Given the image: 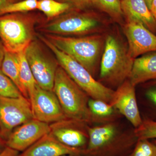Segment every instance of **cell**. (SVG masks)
<instances>
[{
	"instance_id": "484cf974",
	"label": "cell",
	"mask_w": 156,
	"mask_h": 156,
	"mask_svg": "<svg viewBox=\"0 0 156 156\" xmlns=\"http://www.w3.org/2000/svg\"><path fill=\"white\" fill-rule=\"evenodd\" d=\"M61 2L68 4L72 9L85 11L93 7V0H56Z\"/></svg>"
},
{
	"instance_id": "52a82bcc",
	"label": "cell",
	"mask_w": 156,
	"mask_h": 156,
	"mask_svg": "<svg viewBox=\"0 0 156 156\" xmlns=\"http://www.w3.org/2000/svg\"><path fill=\"white\" fill-rule=\"evenodd\" d=\"M25 56L37 84L42 89L53 91L59 65L53 52L37 36L26 49Z\"/></svg>"
},
{
	"instance_id": "2e32d148",
	"label": "cell",
	"mask_w": 156,
	"mask_h": 156,
	"mask_svg": "<svg viewBox=\"0 0 156 156\" xmlns=\"http://www.w3.org/2000/svg\"><path fill=\"white\" fill-rule=\"evenodd\" d=\"M156 79V52L134 58L128 80L134 87Z\"/></svg>"
},
{
	"instance_id": "277c9868",
	"label": "cell",
	"mask_w": 156,
	"mask_h": 156,
	"mask_svg": "<svg viewBox=\"0 0 156 156\" xmlns=\"http://www.w3.org/2000/svg\"><path fill=\"white\" fill-rule=\"evenodd\" d=\"M100 21L97 15L88 10L71 9L60 16L37 26L38 33L66 37L87 36L97 30Z\"/></svg>"
},
{
	"instance_id": "ffe728a7",
	"label": "cell",
	"mask_w": 156,
	"mask_h": 156,
	"mask_svg": "<svg viewBox=\"0 0 156 156\" xmlns=\"http://www.w3.org/2000/svg\"><path fill=\"white\" fill-rule=\"evenodd\" d=\"M93 6L108 14L117 22L122 21L124 17L121 0H93Z\"/></svg>"
},
{
	"instance_id": "d590c367",
	"label": "cell",
	"mask_w": 156,
	"mask_h": 156,
	"mask_svg": "<svg viewBox=\"0 0 156 156\" xmlns=\"http://www.w3.org/2000/svg\"><path fill=\"white\" fill-rule=\"evenodd\" d=\"M20 156H21V154H20Z\"/></svg>"
},
{
	"instance_id": "ac0fdd59",
	"label": "cell",
	"mask_w": 156,
	"mask_h": 156,
	"mask_svg": "<svg viewBox=\"0 0 156 156\" xmlns=\"http://www.w3.org/2000/svg\"><path fill=\"white\" fill-rule=\"evenodd\" d=\"M19 61L20 77L29 99L37 85L25 56V50L17 53Z\"/></svg>"
},
{
	"instance_id": "ba28073f",
	"label": "cell",
	"mask_w": 156,
	"mask_h": 156,
	"mask_svg": "<svg viewBox=\"0 0 156 156\" xmlns=\"http://www.w3.org/2000/svg\"><path fill=\"white\" fill-rule=\"evenodd\" d=\"M34 119L30 101L0 96V136L5 141L15 128Z\"/></svg>"
},
{
	"instance_id": "83f0119b",
	"label": "cell",
	"mask_w": 156,
	"mask_h": 156,
	"mask_svg": "<svg viewBox=\"0 0 156 156\" xmlns=\"http://www.w3.org/2000/svg\"><path fill=\"white\" fill-rule=\"evenodd\" d=\"M21 0H0V11L11 4Z\"/></svg>"
},
{
	"instance_id": "8fae6325",
	"label": "cell",
	"mask_w": 156,
	"mask_h": 156,
	"mask_svg": "<svg viewBox=\"0 0 156 156\" xmlns=\"http://www.w3.org/2000/svg\"><path fill=\"white\" fill-rule=\"evenodd\" d=\"M124 31L128 40V52L132 58L156 52V36L141 23L127 22Z\"/></svg>"
},
{
	"instance_id": "d4e9b609",
	"label": "cell",
	"mask_w": 156,
	"mask_h": 156,
	"mask_svg": "<svg viewBox=\"0 0 156 156\" xmlns=\"http://www.w3.org/2000/svg\"><path fill=\"white\" fill-rule=\"evenodd\" d=\"M129 156H156V144L147 139L138 140Z\"/></svg>"
},
{
	"instance_id": "9c48e42d",
	"label": "cell",
	"mask_w": 156,
	"mask_h": 156,
	"mask_svg": "<svg viewBox=\"0 0 156 156\" xmlns=\"http://www.w3.org/2000/svg\"><path fill=\"white\" fill-rule=\"evenodd\" d=\"M29 100L34 119L48 124L68 119L53 91L42 89L37 84Z\"/></svg>"
},
{
	"instance_id": "603a6c76",
	"label": "cell",
	"mask_w": 156,
	"mask_h": 156,
	"mask_svg": "<svg viewBox=\"0 0 156 156\" xmlns=\"http://www.w3.org/2000/svg\"><path fill=\"white\" fill-rule=\"evenodd\" d=\"M88 106L95 118L109 116L113 112V107L110 104L99 99H89Z\"/></svg>"
},
{
	"instance_id": "4fadbf2b",
	"label": "cell",
	"mask_w": 156,
	"mask_h": 156,
	"mask_svg": "<svg viewBox=\"0 0 156 156\" xmlns=\"http://www.w3.org/2000/svg\"><path fill=\"white\" fill-rule=\"evenodd\" d=\"M22 156L85 155V150L69 147L58 141L50 133L23 152Z\"/></svg>"
},
{
	"instance_id": "6da1fadb",
	"label": "cell",
	"mask_w": 156,
	"mask_h": 156,
	"mask_svg": "<svg viewBox=\"0 0 156 156\" xmlns=\"http://www.w3.org/2000/svg\"><path fill=\"white\" fill-rule=\"evenodd\" d=\"M46 20L34 11L0 15V41L5 50L15 53L25 50L37 38V26Z\"/></svg>"
},
{
	"instance_id": "f1b7e54d",
	"label": "cell",
	"mask_w": 156,
	"mask_h": 156,
	"mask_svg": "<svg viewBox=\"0 0 156 156\" xmlns=\"http://www.w3.org/2000/svg\"><path fill=\"white\" fill-rule=\"evenodd\" d=\"M147 97L156 105V90H150L147 93Z\"/></svg>"
},
{
	"instance_id": "4316f807",
	"label": "cell",
	"mask_w": 156,
	"mask_h": 156,
	"mask_svg": "<svg viewBox=\"0 0 156 156\" xmlns=\"http://www.w3.org/2000/svg\"><path fill=\"white\" fill-rule=\"evenodd\" d=\"M20 155L19 152L7 147L0 153V156H20Z\"/></svg>"
},
{
	"instance_id": "e575fe53",
	"label": "cell",
	"mask_w": 156,
	"mask_h": 156,
	"mask_svg": "<svg viewBox=\"0 0 156 156\" xmlns=\"http://www.w3.org/2000/svg\"><path fill=\"white\" fill-rule=\"evenodd\" d=\"M154 143L155 144H156V140H155L154 142Z\"/></svg>"
},
{
	"instance_id": "d6986e66",
	"label": "cell",
	"mask_w": 156,
	"mask_h": 156,
	"mask_svg": "<svg viewBox=\"0 0 156 156\" xmlns=\"http://www.w3.org/2000/svg\"><path fill=\"white\" fill-rule=\"evenodd\" d=\"M72 9L68 4L56 0H38L37 9L44 15L47 20H51Z\"/></svg>"
},
{
	"instance_id": "836d02e7",
	"label": "cell",
	"mask_w": 156,
	"mask_h": 156,
	"mask_svg": "<svg viewBox=\"0 0 156 156\" xmlns=\"http://www.w3.org/2000/svg\"><path fill=\"white\" fill-rule=\"evenodd\" d=\"M62 156H73V155H64Z\"/></svg>"
},
{
	"instance_id": "5b68a950",
	"label": "cell",
	"mask_w": 156,
	"mask_h": 156,
	"mask_svg": "<svg viewBox=\"0 0 156 156\" xmlns=\"http://www.w3.org/2000/svg\"><path fill=\"white\" fill-rule=\"evenodd\" d=\"M134 59L118 38L108 36L101 62V82L119 87L129 79Z\"/></svg>"
},
{
	"instance_id": "9a60e30c",
	"label": "cell",
	"mask_w": 156,
	"mask_h": 156,
	"mask_svg": "<svg viewBox=\"0 0 156 156\" xmlns=\"http://www.w3.org/2000/svg\"><path fill=\"white\" fill-rule=\"evenodd\" d=\"M121 3L127 22L139 23L152 32H156V21L145 0H122Z\"/></svg>"
},
{
	"instance_id": "4dcf8cb0",
	"label": "cell",
	"mask_w": 156,
	"mask_h": 156,
	"mask_svg": "<svg viewBox=\"0 0 156 156\" xmlns=\"http://www.w3.org/2000/svg\"><path fill=\"white\" fill-rule=\"evenodd\" d=\"M5 50L4 46L2 44V42L0 41V69L2 66L4 56H5Z\"/></svg>"
},
{
	"instance_id": "1f68e13d",
	"label": "cell",
	"mask_w": 156,
	"mask_h": 156,
	"mask_svg": "<svg viewBox=\"0 0 156 156\" xmlns=\"http://www.w3.org/2000/svg\"><path fill=\"white\" fill-rule=\"evenodd\" d=\"M6 147H7L6 145L5 141L0 136V153L2 152Z\"/></svg>"
},
{
	"instance_id": "d6a6232c",
	"label": "cell",
	"mask_w": 156,
	"mask_h": 156,
	"mask_svg": "<svg viewBox=\"0 0 156 156\" xmlns=\"http://www.w3.org/2000/svg\"><path fill=\"white\" fill-rule=\"evenodd\" d=\"M147 4L148 7V8H150L151 4L152 2V0H145Z\"/></svg>"
},
{
	"instance_id": "44dd1931",
	"label": "cell",
	"mask_w": 156,
	"mask_h": 156,
	"mask_svg": "<svg viewBox=\"0 0 156 156\" xmlns=\"http://www.w3.org/2000/svg\"><path fill=\"white\" fill-rule=\"evenodd\" d=\"M38 0H21L13 3L0 11V15L10 13H24L37 10Z\"/></svg>"
},
{
	"instance_id": "7c38bea8",
	"label": "cell",
	"mask_w": 156,
	"mask_h": 156,
	"mask_svg": "<svg viewBox=\"0 0 156 156\" xmlns=\"http://www.w3.org/2000/svg\"><path fill=\"white\" fill-rule=\"evenodd\" d=\"M111 105L117 109L135 128L142 122L135 94V87L126 80L115 91Z\"/></svg>"
},
{
	"instance_id": "f546056e",
	"label": "cell",
	"mask_w": 156,
	"mask_h": 156,
	"mask_svg": "<svg viewBox=\"0 0 156 156\" xmlns=\"http://www.w3.org/2000/svg\"><path fill=\"white\" fill-rule=\"evenodd\" d=\"M150 10L156 21V0H152Z\"/></svg>"
},
{
	"instance_id": "e0dca14e",
	"label": "cell",
	"mask_w": 156,
	"mask_h": 156,
	"mask_svg": "<svg viewBox=\"0 0 156 156\" xmlns=\"http://www.w3.org/2000/svg\"><path fill=\"white\" fill-rule=\"evenodd\" d=\"M1 69L14 82L23 96L29 99L28 95L20 81L17 53H11L5 50V56Z\"/></svg>"
},
{
	"instance_id": "cb8c5ba5",
	"label": "cell",
	"mask_w": 156,
	"mask_h": 156,
	"mask_svg": "<svg viewBox=\"0 0 156 156\" xmlns=\"http://www.w3.org/2000/svg\"><path fill=\"white\" fill-rule=\"evenodd\" d=\"M134 135L138 140L156 138V122L150 120L143 121L139 127L135 128Z\"/></svg>"
},
{
	"instance_id": "5bb4252c",
	"label": "cell",
	"mask_w": 156,
	"mask_h": 156,
	"mask_svg": "<svg viewBox=\"0 0 156 156\" xmlns=\"http://www.w3.org/2000/svg\"><path fill=\"white\" fill-rule=\"evenodd\" d=\"M82 123L66 119L50 125V134L58 141L69 147L83 149L88 142V136L77 128Z\"/></svg>"
},
{
	"instance_id": "8992f818",
	"label": "cell",
	"mask_w": 156,
	"mask_h": 156,
	"mask_svg": "<svg viewBox=\"0 0 156 156\" xmlns=\"http://www.w3.org/2000/svg\"><path fill=\"white\" fill-rule=\"evenodd\" d=\"M37 37L56 56L59 66L88 96L93 99H99L110 103L115 91L96 80L87 69L70 56L57 49L44 35L37 33Z\"/></svg>"
},
{
	"instance_id": "30bf717a",
	"label": "cell",
	"mask_w": 156,
	"mask_h": 156,
	"mask_svg": "<svg viewBox=\"0 0 156 156\" xmlns=\"http://www.w3.org/2000/svg\"><path fill=\"white\" fill-rule=\"evenodd\" d=\"M50 131L49 124L33 119L11 132L6 140V147L19 152H23Z\"/></svg>"
},
{
	"instance_id": "7402d4cb",
	"label": "cell",
	"mask_w": 156,
	"mask_h": 156,
	"mask_svg": "<svg viewBox=\"0 0 156 156\" xmlns=\"http://www.w3.org/2000/svg\"><path fill=\"white\" fill-rule=\"evenodd\" d=\"M0 96L17 98L23 96L17 86L0 69Z\"/></svg>"
},
{
	"instance_id": "7a4b0ae2",
	"label": "cell",
	"mask_w": 156,
	"mask_h": 156,
	"mask_svg": "<svg viewBox=\"0 0 156 156\" xmlns=\"http://www.w3.org/2000/svg\"><path fill=\"white\" fill-rule=\"evenodd\" d=\"M53 91L68 119L82 123L94 121L88 106L89 96L60 66L56 71Z\"/></svg>"
},
{
	"instance_id": "8d00e7d4",
	"label": "cell",
	"mask_w": 156,
	"mask_h": 156,
	"mask_svg": "<svg viewBox=\"0 0 156 156\" xmlns=\"http://www.w3.org/2000/svg\"><path fill=\"white\" fill-rule=\"evenodd\" d=\"M121 1H122V0H121Z\"/></svg>"
},
{
	"instance_id": "3957f363",
	"label": "cell",
	"mask_w": 156,
	"mask_h": 156,
	"mask_svg": "<svg viewBox=\"0 0 156 156\" xmlns=\"http://www.w3.org/2000/svg\"><path fill=\"white\" fill-rule=\"evenodd\" d=\"M43 35L57 49L77 61L92 76L94 75L104 44L101 36L97 34L80 37Z\"/></svg>"
}]
</instances>
